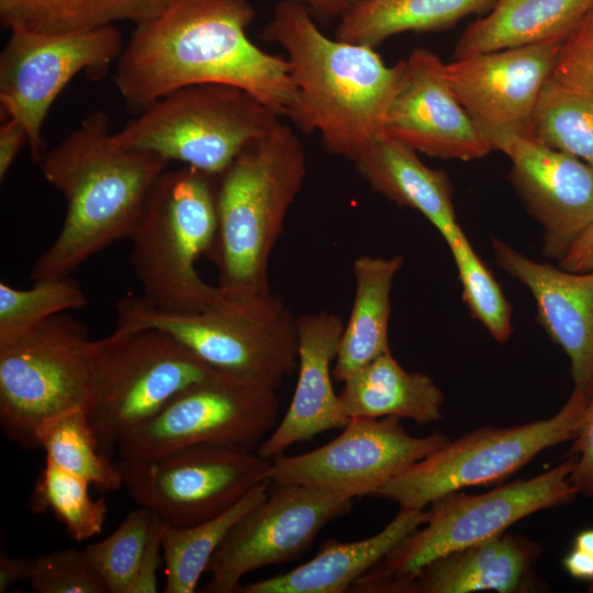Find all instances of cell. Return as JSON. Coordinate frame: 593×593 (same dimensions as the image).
I'll return each mask as SVG.
<instances>
[{
  "mask_svg": "<svg viewBox=\"0 0 593 593\" xmlns=\"http://www.w3.org/2000/svg\"><path fill=\"white\" fill-rule=\"evenodd\" d=\"M551 79L573 89L593 91V8L562 41Z\"/></svg>",
  "mask_w": 593,
  "mask_h": 593,
  "instance_id": "74e56055",
  "label": "cell"
},
{
  "mask_svg": "<svg viewBox=\"0 0 593 593\" xmlns=\"http://www.w3.org/2000/svg\"><path fill=\"white\" fill-rule=\"evenodd\" d=\"M353 164L372 191L422 213L447 245L462 231L447 174L427 167L407 144L384 133Z\"/></svg>",
  "mask_w": 593,
  "mask_h": 593,
  "instance_id": "cb8c5ba5",
  "label": "cell"
},
{
  "mask_svg": "<svg viewBox=\"0 0 593 593\" xmlns=\"http://www.w3.org/2000/svg\"><path fill=\"white\" fill-rule=\"evenodd\" d=\"M443 64L429 49L412 52L404 83L388 111L384 133L430 157L482 158L493 147L455 97Z\"/></svg>",
  "mask_w": 593,
  "mask_h": 593,
  "instance_id": "d6986e66",
  "label": "cell"
},
{
  "mask_svg": "<svg viewBox=\"0 0 593 593\" xmlns=\"http://www.w3.org/2000/svg\"><path fill=\"white\" fill-rule=\"evenodd\" d=\"M353 497L301 484H275L227 532L205 572L208 593L240 592L242 579L262 567L298 559Z\"/></svg>",
  "mask_w": 593,
  "mask_h": 593,
  "instance_id": "9a60e30c",
  "label": "cell"
},
{
  "mask_svg": "<svg viewBox=\"0 0 593 593\" xmlns=\"http://www.w3.org/2000/svg\"><path fill=\"white\" fill-rule=\"evenodd\" d=\"M169 0H0V23L11 31L71 32L119 22L141 24Z\"/></svg>",
  "mask_w": 593,
  "mask_h": 593,
  "instance_id": "f1b7e54d",
  "label": "cell"
},
{
  "mask_svg": "<svg viewBox=\"0 0 593 593\" xmlns=\"http://www.w3.org/2000/svg\"><path fill=\"white\" fill-rule=\"evenodd\" d=\"M270 481L248 492L224 513L205 522L187 526L165 525L163 560L165 563V593H193L216 548L233 525L269 493Z\"/></svg>",
  "mask_w": 593,
  "mask_h": 593,
  "instance_id": "f546056e",
  "label": "cell"
},
{
  "mask_svg": "<svg viewBox=\"0 0 593 593\" xmlns=\"http://www.w3.org/2000/svg\"><path fill=\"white\" fill-rule=\"evenodd\" d=\"M568 455H575L577 462L569 480L578 494L593 497V394L581 417Z\"/></svg>",
  "mask_w": 593,
  "mask_h": 593,
  "instance_id": "f35d334b",
  "label": "cell"
},
{
  "mask_svg": "<svg viewBox=\"0 0 593 593\" xmlns=\"http://www.w3.org/2000/svg\"><path fill=\"white\" fill-rule=\"evenodd\" d=\"M216 371L158 328L115 327L94 340L87 413L101 450L110 456L178 393Z\"/></svg>",
  "mask_w": 593,
  "mask_h": 593,
  "instance_id": "ba28073f",
  "label": "cell"
},
{
  "mask_svg": "<svg viewBox=\"0 0 593 593\" xmlns=\"http://www.w3.org/2000/svg\"><path fill=\"white\" fill-rule=\"evenodd\" d=\"M532 137L593 167V91L573 89L550 77L535 108Z\"/></svg>",
  "mask_w": 593,
  "mask_h": 593,
  "instance_id": "1f68e13d",
  "label": "cell"
},
{
  "mask_svg": "<svg viewBox=\"0 0 593 593\" xmlns=\"http://www.w3.org/2000/svg\"><path fill=\"white\" fill-rule=\"evenodd\" d=\"M94 340L87 325L66 313L0 346V425L26 449L46 418L82 407L92 389Z\"/></svg>",
  "mask_w": 593,
  "mask_h": 593,
  "instance_id": "30bf717a",
  "label": "cell"
},
{
  "mask_svg": "<svg viewBox=\"0 0 593 593\" xmlns=\"http://www.w3.org/2000/svg\"><path fill=\"white\" fill-rule=\"evenodd\" d=\"M448 247L454 257L462 287V299L471 315L497 343L512 334V307L492 272L479 258L463 231Z\"/></svg>",
  "mask_w": 593,
  "mask_h": 593,
  "instance_id": "e575fe53",
  "label": "cell"
},
{
  "mask_svg": "<svg viewBox=\"0 0 593 593\" xmlns=\"http://www.w3.org/2000/svg\"><path fill=\"white\" fill-rule=\"evenodd\" d=\"M539 556L536 541L503 533L425 564L414 578L415 593L526 592Z\"/></svg>",
  "mask_w": 593,
  "mask_h": 593,
  "instance_id": "7402d4cb",
  "label": "cell"
},
{
  "mask_svg": "<svg viewBox=\"0 0 593 593\" xmlns=\"http://www.w3.org/2000/svg\"><path fill=\"white\" fill-rule=\"evenodd\" d=\"M404 264L403 255L355 259V296L338 344L333 378L344 382L354 372L390 351L388 327L391 289Z\"/></svg>",
  "mask_w": 593,
  "mask_h": 593,
  "instance_id": "4316f807",
  "label": "cell"
},
{
  "mask_svg": "<svg viewBox=\"0 0 593 593\" xmlns=\"http://www.w3.org/2000/svg\"><path fill=\"white\" fill-rule=\"evenodd\" d=\"M558 261L559 267L568 271H593V221L580 233Z\"/></svg>",
  "mask_w": 593,
  "mask_h": 593,
  "instance_id": "b9f144b4",
  "label": "cell"
},
{
  "mask_svg": "<svg viewBox=\"0 0 593 593\" xmlns=\"http://www.w3.org/2000/svg\"><path fill=\"white\" fill-rule=\"evenodd\" d=\"M497 0H367L344 16L336 38L376 47L404 32H434L486 14Z\"/></svg>",
  "mask_w": 593,
  "mask_h": 593,
  "instance_id": "83f0119b",
  "label": "cell"
},
{
  "mask_svg": "<svg viewBox=\"0 0 593 593\" xmlns=\"http://www.w3.org/2000/svg\"><path fill=\"white\" fill-rule=\"evenodd\" d=\"M115 327L158 328L212 368L275 390L298 362V316L271 292L244 300L223 294L199 312L164 310L143 298L126 295L116 304Z\"/></svg>",
  "mask_w": 593,
  "mask_h": 593,
  "instance_id": "8992f818",
  "label": "cell"
},
{
  "mask_svg": "<svg viewBox=\"0 0 593 593\" xmlns=\"http://www.w3.org/2000/svg\"><path fill=\"white\" fill-rule=\"evenodd\" d=\"M309 9L316 22L340 21L367 0H290Z\"/></svg>",
  "mask_w": 593,
  "mask_h": 593,
  "instance_id": "7bdbcfd3",
  "label": "cell"
},
{
  "mask_svg": "<svg viewBox=\"0 0 593 593\" xmlns=\"http://www.w3.org/2000/svg\"><path fill=\"white\" fill-rule=\"evenodd\" d=\"M153 512L144 506L130 512L104 539L83 551L108 592L126 593L147 541Z\"/></svg>",
  "mask_w": 593,
  "mask_h": 593,
  "instance_id": "d590c367",
  "label": "cell"
},
{
  "mask_svg": "<svg viewBox=\"0 0 593 593\" xmlns=\"http://www.w3.org/2000/svg\"><path fill=\"white\" fill-rule=\"evenodd\" d=\"M38 593H107L108 589L83 550L43 553L33 560L29 577Z\"/></svg>",
  "mask_w": 593,
  "mask_h": 593,
  "instance_id": "8d00e7d4",
  "label": "cell"
},
{
  "mask_svg": "<svg viewBox=\"0 0 593 593\" xmlns=\"http://www.w3.org/2000/svg\"><path fill=\"white\" fill-rule=\"evenodd\" d=\"M335 313L318 311L298 316V382L288 411L257 452L273 459L290 446L331 429L344 428L350 418L335 392L331 365L344 331Z\"/></svg>",
  "mask_w": 593,
  "mask_h": 593,
  "instance_id": "44dd1931",
  "label": "cell"
},
{
  "mask_svg": "<svg viewBox=\"0 0 593 593\" xmlns=\"http://www.w3.org/2000/svg\"><path fill=\"white\" fill-rule=\"evenodd\" d=\"M164 529L165 524L153 513L147 541L126 593H156L158 591L157 572L163 561Z\"/></svg>",
  "mask_w": 593,
  "mask_h": 593,
  "instance_id": "ab89813d",
  "label": "cell"
},
{
  "mask_svg": "<svg viewBox=\"0 0 593 593\" xmlns=\"http://www.w3.org/2000/svg\"><path fill=\"white\" fill-rule=\"evenodd\" d=\"M396 417L350 418L329 443L295 456L271 459L273 484H301L355 499L374 495L414 463L444 447L439 432L410 435Z\"/></svg>",
  "mask_w": 593,
  "mask_h": 593,
  "instance_id": "2e32d148",
  "label": "cell"
},
{
  "mask_svg": "<svg viewBox=\"0 0 593 593\" xmlns=\"http://www.w3.org/2000/svg\"><path fill=\"white\" fill-rule=\"evenodd\" d=\"M46 460L87 480L102 491L123 486L121 473L100 448L88 413L71 409L44 419L35 430Z\"/></svg>",
  "mask_w": 593,
  "mask_h": 593,
  "instance_id": "4dcf8cb0",
  "label": "cell"
},
{
  "mask_svg": "<svg viewBox=\"0 0 593 593\" xmlns=\"http://www.w3.org/2000/svg\"><path fill=\"white\" fill-rule=\"evenodd\" d=\"M563 567L568 573L579 580L593 585V555L572 547L563 559Z\"/></svg>",
  "mask_w": 593,
  "mask_h": 593,
  "instance_id": "f6af8a7d",
  "label": "cell"
},
{
  "mask_svg": "<svg viewBox=\"0 0 593 593\" xmlns=\"http://www.w3.org/2000/svg\"><path fill=\"white\" fill-rule=\"evenodd\" d=\"M573 547L593 555V527L582 529L574 538ZM593 586V585H590Z\"/></svg>",
  "mask_w": 593,
  "mask_h": 593,
  "instance_id": "bcb514c9",
  "label": "cell"
},
{
  "mask_svg": "<svg viewBox=\"0 0 593 593\" xmlns=\"http://www.w3.org/2000/svg\"><path fill=\"white\" fill-rule=\"evenodd\" d=\"M577 462L568 455L549 470L481 494L455 491L434 501L427 522L360 577L353 592L415 593V575L434 559L505 533L514 523L578 495L569 477Z\"/></svg>",
  "mask_w": 593,
  "mask_h": 593,
  "instance_id": "52a82bcc",
  "label": "cell"
},
{
  "mask_svg": "<svg viewBox=\"0 0 593 593\" xmlns=\"http://www.w3.org/2000/svg\"><path fill=\"white\" fill-rule=\"evenodd\" d=\"M115 465L139 505L167 526L187 527L224 513L270 481L271 459L249 449L200 444Z\"/></svg>",
  "mask_w": 593,
  "mask_h": 593,
  "instance_id": "4fadbf2b",
  "label": "cell"
},
{
  "mask_svg": "<svg viewBox=\"0 0 593 593\" xmlns=\"http://www.w3.org/2000/svg\"><path fill=\"white\" fill-rule=\"evenodd\" d=\"M256 18L250 0H169L135 30L115 63L114 85L138 113L183 87L222 83L251 93L291 118L298 89L287 58L247 36Z\"/></svg>",
  "mask_w": 593,
  "mask_h": 593,
  "instance_id": "6da1fadb",
  "label": "cell"
},
{
  "mask_svg": "<svg viewBox=\"0 0 593 593\" xmlns=\"http://www.w3.org/2000/svg\"><path fill=\"white\" fill-rule=\"evenodd\" d=\"M589 398L578 390L551 417L510 427L483 426L414 463L374 495L400 510H425L440 496L501 481L541 451L572 440Z\"/></svg>",
  "mask_w": 593,
  "mask_h": 593,
  "instance_id": "8fae6325",
  "label": "cell"
},
{
  "mask_svg": "<svg viewBox=\"0 0 593 593\" xmlns=\"http://www.w3.org/2000/svg\"><path fill=\"white\" fill-rule=\"evenodd\" d=\"M560 45L513 47L443 64L448 86L491 146L505 136L532 137L535 108Z\"/></svg>",
  "mask_w": 593,
  "mask_h": 593,
  "instance_id": "e0dca14e",
  "label": "cell"
},
{
  "mask_svg": "<svg viewBox=\"0 0 593 593\" xmlns=\"http://www.w3.org/2000/svg\"><path fill=\"white\" fill-rule=\"evenodd\" d=\"M217 177L183 166L165 169L152 187L130 237L132 267L149 304L199 312L223 298L195 268L216 237Z\"/></svg>",
  "mask_w": 593,
  "mask_h": 593,
  "instance_id": "5b68a950",
  "label": "cell"
},
{
  "mask_svg": "<svg viewBox=\"0 0 593 593\" xmlns=\"http://www.w3.org/2000/svg\"><path fill=\"white\" fill-rule=\"evenodd\" d=\"M86 294L70 278L33 282L30 289L0 283V346L40 326L49 317L87 306Z\"/></svg>",
  "mask_w": 593,
  "mask_h": 593,
  "instance_id": "836d02e7",
  "label": "cell"
},
{
  "mask_svg": "<svg viewBox=\"0 0 593 593\" xmlns=\"http://www.w3.org/2000/svg\"><path fill=\"white\" fill-rule=\"evenodd\" d=\"M338 394L349 418H409L429 424L441 418L444 394L424 373L406 371L384 353L354 372Z\"/></svg>",
  "mask_w": 593,
  "mask_h": 593,
  "instance_id": "484cf974",
  "label": "cell"
},
{
  "mask_svg": "<svg viewBox=\"0 0 593 593\" xmlns=\"http://www.w3.org/2000/svg\"><path fill=\"white\" fill-rule=\"evenodd\" d=\"M492 146L511 160L510 180L544 231L541 254L559 260L593 221V167L530 136Z\"/></svg>",
  "mask_w": 593,
  "mask_h": 593,
  "instance_id": "ac0fdd59",
  "label": "cell"
},
{
  "mask_svg": "<svg viewBox=\"0 0 593 593\" xmlns=\"http://www.w3.org/2000/svg\"><path fill=\"white\" fill-rule=\"evenodd\" d=\"M34 559L11 556L3 546L0 550V593L5 592L11 585L29 581Z\"/></svg>",
  "mask_w": 593,
  "mask_h": 593,
  "instance_id": "ee69618b",
  "label": "cell"
},
{
  "mask_svg": "<svg viewBox=\"0 0 593 593\" xmlns=\"http://www.w3.org/2000/svg\"><path fill=\"white\" fill-rule=\"evenodd\" d=\"M497 266L525 284L549 337L570 361L573 389L593 394V271L572 272L535 261L491 237Z\"/></svg>",
  "mask_w": 593,
  "mask_h": 593,
  "instance_id": "ffe728a7",
  "label": "cell"
},
{
  "mask_svg": "<svg viewBox=\"0 0 593 593\" xmlns=\"http://www.w3.org/2000/svg\"><path fill=\"white\" fill-rule=\"evenodd\" d=\"M279 412L275 389L219 370L178 393L116 450L121 459H152L200 444L253 450L271 433Z\"/></svg>",
  "mask_w": 593,
  "mask_h": 593,
  "instance_id": "7c38bea8",
  "label": "cell"
},
{
  "mask_svg": "<svg viewBox=\"0 0 593 593\" xmlns=\"http://www.w3.org/2000/svg\"><path fill=\"white\" fill-rule=\"evenodd\" d=\"M168 160L115 142L107 112L86 116L40 165L66 201L61 228L32 268V282L70 277L87 259L130 238Z\"/></svg>",
  "mask_w": 593,
  "mask_h": 593,
  "instance_id": "3957f363",
  "label": "cell"
},
{
  "mask_svg": "<svg viewBox=\"0 0 593 593\" xmlns=\"http://www.w3.org/2000/svg\"><path fill=\"white\" fill-rule=\"evenodd\" d=\"M29 145L26 132L12 118H5L0 126V179L3 180L20 154Z\"/></svg>",
  "mask_w": 593,
  "mask_h": 593,
  "instance_id": "60d3db41",
  "label": "cell"
},
{
  "mask_svg": "<svg viewBox=\"0 0 593 593\" xmlns=\"http://www.w3.org/2000/svg\"><path fill=\"white\" fill-rule=\"evenodd\" d=\"M593 0H497L458 38L452 58L542 43H562Z\"/></svg>",
  "mask_w": 593,
  "mask_h": 593,
  "instance_id": "d4e9b609",
  "label": "cell"
},
{
  "mask_svg": "<svg viewBox=\"0 0 593 593\" xmlns=\"http://www.w3.org/2000/svg\"><path fill=\"white\" fill-rule=\"evenodd\" d=\"M288 55L298 102L290 120L317 132L326 149L351 163L384 134L406 60L387 65L374 47L326 36L306 7L279 0L261 32Z\"/></svg>",
  "mask_w": 593,
  "mask_h": 593,
  "instance_id": "7a4b0ae2",
  "label": "cell"
},
{
  "mask_svg": "<svg viewBox=\"0 0 593 593\" xmlns=\"http://www.w3.org/2000/svg\"><path fill=\"white\" fill-rule=\"evenodd\" d=\"M89 485L46 460L31 494L30 510L35 514L51 511L74 540H87L102 532L108 511L103 499L90 496Z\"/></svg>",
  "mask_w": 593,
  "mask_h": 593,
  "instance_id": "d6a6232c",
  "label": "cell"
},
{
  "mask_svg": "<svg viewBox=\"0 0 593 593\" xmlns=\"http://www.w3.org/2000/svg\"><path fill=\"white\" fill-rule=\"evenodd\" d=\"M248 91L222 83L177 89L113 132L122 146L155 153L220 176L254 141L281 121Z\"/></svg>",
  "mask_w": 593,
  "mask_h": 593,
  "instance_id": "9c48e42d",
  "label": "cell"
},
{
  "mask_svg": "<svg viewBox=\"0 0 593 593\" xmlns=\"http://www.w3.org/2000/svg\"><path fill=\"white\" fill-rule=\"evenodd\" d=\"M10 35L0 53V104L29 138L34 164L44 157L43 125L64 88L78 74L102 78L120 57L124 42L115 24L71 32Z\"/></svg>",
  "mask_w": 593,
  "mask_h": 593,
  "instance_id": "5bb4252c",
  "label": "cell"
},
{
  "mask_svg": "<svg viewBox=\"0 0 593 593\" xmlns=\"http://www.w3.org/2000/svg\"><path fill=\"white\" fill-rule=\"evenodd\" d=\"M426 510H400L376 535L358 541H324L309 561L268 579L242 585L240 593H344L381 562L399 544L423 526Z\"/></svg>",
  "mask_w": 593,
  "mask_h": 593,
  "instance_id": "603a6c76",
  "label": "cell"
},
{
  "mask_svg": "<svg viewBox=\"0 0 593 593\" xmlns=\"http://www.w3.org/2000/svg\"><path fill=\"white\" fill-rule=\"evenodd\" d=\"M589 591H590V592H593V586H590V588H589Z\"/></svg>",
  "mask_w": 593,
  "mask_h": 593,
  "instance_id": "7dc6e473",
  "label": "cell"
},
{
  "mask_svg": "<svg viewBox=\"0 0 593 593\" xmlns=\"http://www.w3.org/2000/svg\"><path fill=\"white\" fill-rule=\"evenodd\" d=\"M305 176L303 144L280 122L217 177V232L206 257L225 296L244 300L271 292L270 255Z\"/></svg>",
  "mask_w": 593,
  "mask_h": 593,
  "instance_id": "277c9868",
  "label": "cell"
}]
</instances>
